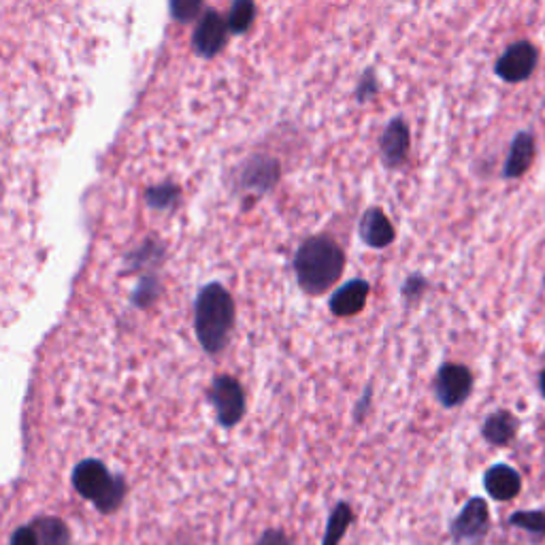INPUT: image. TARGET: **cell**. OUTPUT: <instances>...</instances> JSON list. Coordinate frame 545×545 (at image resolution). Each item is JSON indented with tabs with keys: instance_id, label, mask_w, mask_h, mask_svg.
I'll return each mask as SVG.
<instances>
[{
	"instance_id": "8fae6325",
	"label": "cell",
	"mask_w": 545,
	"mask_h": 545,
	"mask_svg": "<svg viewBox=\"0 0 545 545\" xmlns=\"http://www.w3.org/2000/svg\"><path fill=\"white\" fill-rule=\"evenodd\" d=\"M358 233H360V239L369 247H373V250H384V247L392 245L396 239L392 222L388 220V216L382 209H375V207L362 213Z\"/></svg>"
},
{
	"instance_id": "7402d4cb",
	"label": "cell",
	"mask_w": 545,
	"mask_h": 545,
	"mask_svg": "<svg viewBox=\"0 0 545 545\" xmlns=\"http://www.w3.org/2000/svg\"><path fill=\"white\" fill-rule=\"evenodd\" d=\"M256 545H292L290 539L286 537L284 531H277V528H271V531H264L262 537L258 539Z\"/></svg>"
},
{
	"instance_id": "e0dca14e",
	"label": "cell",
	"mask_w": 545,
	"mask_h": 545,
	"mask_svg": "<svg viewBox=\"0 0 545 545\" xmlns=\"http://www.w3.org/2000/svg\"><path fill=\"white\" fill-rule=\"evenodd\" d=\"M509 526H516L533 535L535 539L545 537V509H533V511H516L509 516Z\"/></svg>"
},
{
	"instance_id": "d6986e66",
	"label": "cell",
	"mask_w": 545,
	"mask_h": 545,
	"mask_svg": "<svg viewBox=\"0 0 545 545\" xmlns=\"http://www.w3.org/2000/svg\"><path fill=\"white\" fill-rule=\"evenodd\" d=\"M254 18H256L254 0H235L233 9H230V15H228V28L233 30L235 35H241V32H245L252 26Z\"/></svg>"
},
{
	"instance_id": "4fadbf2b",
	"label": "cell",
	"mask_w": 545,
	"mask_h": 545,
	"mask_svg": "<svg viewBox=\"0 0 545 545\" xmlns=\"http://www.w3.org/2000/svg\"><path fill=\"white\" fill-rule=\"evenodd\" d=\"M484 488L494 501H511L522 490V477L509 465H494L484 475Z\"/></svg>"
},
{
	"instance_id": "9a60e30c",
	"label": "cell",
	"mask_w": 545,
	"mask_h": 545,
	"mask_svg": "<svg viewBox=\"0 0 545 545\" xmlns=\"http://www.w3.org/2000/svg\"><path fill=\"white\" fill-rule=\"evenodd\" d=\"M533 160H535V139H533L531 132H520V135L514 139L511 150H509L503 175L507 179H518L528 169H531Z\"/></svg>"
},
{
	"instance_id": "7c38bea8",
	"label": "cell",
	"mask_w": 545,
	"mask_h": 545,
	"mask_svg": "<svg viewBox=\"0 0 545 545\" xmlns=\"http://www.w3.org/2000/svg\"><path fill=\"white\" fill-rule=\"evenodd\" d=\"M277 181H279V164L277 160L269 156L252 158L250 162H247V167L241 175L243 190L256 192V194L269 192L271 188H275Z\"/></svg>"
},
{
	"instance_id": "3957f363",
	"label": "cell",
	"mask_w": 545,
	"mask_h": 545,
	"mask_svg": "<svg viewBox=\"0 0 545 545\" xmlns=\"http://www.w3.org/2000/svg\"><path fill=\"white\" fill-rule=\"evenodd\" d=\"M73 486L84 499L96 503V507L109 514L120 505L124 497V482L113 477L103 462L86 460L73 471Z\"/></svg>"
},
{
	"instance_id": "6da1fadb",
	"label": "cell",
	"mask_w": 545,
	"mask_h": 545,
	"mask_svg": "<svg viewBox=\"0 0 545 545\" xmlns=\"http://www.w3.org/2000/svg\"><path fill=\"white\" fill-rule=\"evenodd\" d=\"M294 275L301 290L320 296L333 288L345 271V254L328 237H311L294 254Z\"/></svg>"
},
{
	"instance_id": "2e32d148",
	"label": "cell",
	"mask_w": 545,
	"mask_h": 545,
	"mask_svg": "<svg viewBox=\"0 0 545 545\" xmlns=\"http://www.w3.org/2000/svg\"><path fill=\"white\" fill-rule=\"evenodd\" d=\"M354 520V511L350 507V503H337L335 509L330 511L328 522H326V531H324V539L322 545H341L345 533H348V528Z\"/></svg>"
},
{
	"instance_id": "52a82bcc",
	"label": "cell",
	"mask_w": 545,
	"mask_h": 545,
	"mask_svg": "<svg viewBox=\"0 0 545 545\" xmlns=\"http://www.w3.org/2000/svg\"><path fill=\"white\" fill-rule=\"evenodd\" d=\"M537 60L539 54L535 45L528 41H520L509 45L503 56L497 60V75L507 81V84H520V81H526L537 69Z\"/></svg>"
},
{
	"instance_id": "d4e9b609",
	"label": "cell",
	"mask_w": 545,
	"mask_h": 545,
	"mask_svg": "<svg viewBox=\"0 0 545 545\" xmlns=\"http://www.w3.org/2000/svg\"><path fill=\"white\" fill-rule=\"evenodd\" d=\"M539 390H541L543 399H545V369H543V371H541V375H539Z\"/></svg>"
},
{
	"instance_id": "30bf717a",
	"label": "cell",
	"mask_w": 545,
	"mask_h": 545,
	"mask_svg": "<svg viewBox=\"0 0 545 545\" xmlns=\"http://www.w3.org/2000/svg\"><path fill=\"white\" fill-rule=\"evenodd\" d=\"M226 39H228V24L216 11H209L194 32L196 54H201L205 58L216 56L226 45Z\"/></svg>"
},
{
	"instance_id": "5b68a950",
	"label": "cell",
	"mask_w": 545,
	"mask_h": 545,
	"mask_svg": "<svg viewBox=\"0 0 545 545\" xmlns=\"http://www.w3.org/2000/svg\"><path fill=\"white\" fill-rule=\"evenodd\" d=\"M209 401L216 407L218 422L224 428L237 426L245 416V394L235 377L220 375L209 388Z\"/></svg>"
},
{
	"instance_id": "ac0fdd59",
	"label": "cell",
	"mask_w": 545,
	"mask_h": 545,
	"mask_svg": "<svg viewBox=\"0 0 545 545\" xmlns=\"http://www.w3.org/2000/svg\"><path fill=\"white\" fill-rule=\"evenodd\" d=\"M32 528L37 531L39 545H69V531L56 518H41Z\"/></svg>"
},
{
	"instance_id": "ffe728a7",
	"label": "cell",
	"mask_w": 545,
	"mask_h": 545,
	"mask_svg": "<svg viewBox=\"0 0 545 545\" xmlns=\"http://www.w3.org/2000/svg\"><path fill=\"white\" fill-rule=\"evenodd\" d=\"M203 9V0H173L171 11L175 15V20L179 22H192L198 18V13Z\"/></svg>"
},
{
	"instance_id": "9c48e42d",
	"label": "cell",
	"mask_w": 545,
	"mask_h": 545,
	"mask_svg": "<svg viewBox=\"0 0 545 545\" xmlns=\"http://www.w3.org/2000/svg\"><path fill=\"white\" fill-rule=\"evenodd\" d=\"M379 152H382V160L388 169H399L405 164L409 154V128L403 118H394L386 130L382 139H379Z\"/></svg>"
},
{
	"instance_id": "ba28073f",
	"label": "cell",
	"mask_w": 545,
	"mask_h": 545,
	"mask_svg": "<svg viewBox=\"0 0 545 545\" xmlns=\"http://www.w3.org/2000/svg\"><path fill=\"white\" fill-rule=\"evenodd\" d=\"M371 286L367 279H352L345 286H341L328 301V309L333 311V316L337 318H352L358 316V313L367 307Z\"/></svg>"
},
{
	"instance_id": "277c9868",
	"label": "cell",
	"mask_w": 545,
	"mask_h": 545,
	"mask_svg": "<svg viewBox=\"0 0 545 545\" xmlns=\"http://www.w3.org/2000/svg\"><path fill=\"white\" fill-rule=\"evenodd\" d=\"M490 531V509L480 497L471 499L450 524V537L456 545H482Z\"/></svg>"
},
{
	"instance_id": "44dd1931",
	"label": "cell",
	"mask_w": 545,
	"mask_h": 545,
	"mask_svg": "<svg viewBox=\"0 0 545 545\" xmlns=\"http://www.w3.org/2000/svg\"><path fill=\"white\" fill-rule=\"evenodd\" d=\"M11 545H39V539H37V531L32 526H22L15 531L13 539H11Z\"/></svg>"
},
{
	"instance_id": "cb8c5ba5",
	"label": "cell",
	"mask_w": 545,
	"mask_h": 545,
	"mask_svg": "<svg viewBox=\"0 0 545 545\" xmlns=\"http://www.w3.org/2000/svg\"><path fill=\"white\" fill-rule=\"evenodd\" d=\"M369 399H371V388L365 390V396H362V401H360V405L356 409V420L358 422H362V418H365V411H362V409L369 407Z\"/></svg>"
},
{
	"instance_id": "7a4b0ae2",
	"label": "cell",
	"mask_w": 545,
	"mask_h": 545,
	"mask_svg": "<svg viewBox=\"0 0 545 545\" xmlns=\"http://www.w3.org/2000/svg\"><path fill=\"white\" fill-rule=\"evenodd\" d=\"M235 324V301L222 284H209L194 303V328L207 354H220Z\"/></svg>"
},
{
	"instance_id": "603a6c76",
	"label": "cell",
	"mask_w": 545,
	"mask_h": 545,
	"mask_svg": "<svg viewBox=\"0 0 545 545\" xmlns=\"http://www.w3.org/2000/svg\"><path fill=\"white\" fill-rule=\"evenodd\" d=\"M422 288H426V282H424L422 277H409V279H407V284H405V288H403L405 299H409V301L418 299V296L422 294Z\"/></svg>"
},
{
	"instance_id": "5bb4252c",
	"label": "cell",
	"mask_w": 545,
	"mask_h": 545,
	"mask_svg": "<svg viewBox=\"0 0 545 545\" xmlns=\"http://www.w3.org/2000/svg\"><path fill=\"white\" fill-rule=\"evenodd\" d=\"M520 428V420L507 409H499L490 414L482 424V437L497 448H505L516 439Z\"/></svg>"
},
{
	"instance_id": "8992f818",
	"label": "cell",
	"mask_w": 545,
	"mask_h": 545,
	"mask_svg": "<svg viewBox=\"0 0 545 545\" xmlns=\"http://www.w3.org/2000/svg\"><path fill=\"white\" fill-rule=\"evenodd\" d=\"M473 392V373L460 362H445L435 377V394L443 407H460Z\"/></svg>"
}]
</instances>
